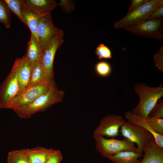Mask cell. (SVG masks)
<instances>
[{
  "label": "cell",
  "mask_w": 163,
  "mask_h": 163,
  "mask_svg": "<svg viewBox=\"0 0 163 163\" xmlns=\"http://www.w3.org/2000/svg\"><path fill=\"white\" fill-rule=\"evenodd\" d=\"M65 93L59 90L55 82L46 93L40 96L30 104L13 110L20 118L26 119L37 113L45 110L53 105L61 102Z\"/></svg>",
  "instance_id": "cell-1"
},
{
  "label": "cell",
  "mask_w": 163,
  "mask_h": 163,
  "mask_svg": "<svg viewBox=\"0 0 163 163\" xmlns=\"http://www.w3.org/2000/svg\"><path fill=\"white\" fill-rule=\"evenodd\" d=\"M134 90L139 97V102L132 111L136 115L147 119L158 100L163 96V86L151 87L143 83L135 84Z\"/></svg>",
  "instance_id": "cell-2"
},
{
  "label": "cell",
  "mask_w": 163,
  "mask_h": 163,
  "mask_svg": "<svg viewBox=\"0 0 163 163\" xmlns=\"http://www.w3.org/2000/svg\"><path fill=\"white\" fill-rule=\"evenodd\" d=\"M22 93L14 64L10 73L0 85V109H11L13 103Z\"/></svg>",
  "instance_id": "cell-3"
},
{
  "label": "cell",
  "mask_w": 163,
  "mask_h": 163,
  "mask_svg": "<svg viewBox=\"0 0 163 163\" xmlns=\"http://www.w3.org/2000/svg\"><path fill=\"white\" fill-rule=\"evenodd\" d=\"M93 137L97 151L104 158L124 151L141 153L134 143L126 138L123 140L114 138L107 139L102 136L95 135H93Z\"/></svg>",
  "instance_id": "cell-4"
},
{
  "label": "cell",
  "mask_w": 163,
  "mask_h": 163,
  "mask_svg": "<svg viewBox=\"0 0 163 163\" xmlns=\"http://www.w3.org/2000/svg\"><path fill=\"white\" fill-rule=\"evenodd\" d=\"M162 5L163 0H148L140 7L116 22L113 26L116 29H125L145 21L152 11Z\"/></svg>",
  "instance_id": "cell-5"
},
{
  "label": "cell",
  "mask_w": 163,
  "mask_h": 163,
  "mask_svg": "<svg viewBox=\"0 0 163 163\" xmlns=\"http://www.w3.org/2000/svg\"><path fill=\"white\" fill-rule=\"evenodd\" d=\"M125 29L138 36L159 40H163V18L145 20Z\"/></svg>",
  "instance_id": "cell-6"
},
{
  "label": "cell",
  "mask_w": 163,
  "mask_h": 163,
  "mask_svg": "<svg viewBox=\"0 0 163 163\" xmlns=\"http://www.w3.org/2000/svg\"><path fill=\"white\" fill-rule=\"evenodd\" d=\"M119 132L124 138L136 143L141 154L146 145L151 141L155 139L152 135L147 129L129 122H125Z\"/></svg>",
  "instance_id": "cell-7"
},
{
  "label": "cell",
  "mask_w": 163,
  "mask_h": 163,
  "mask_svg": "<svg viewBox=\"0 0 163 163\" xmlns=\"http://www.w3.org/2000/svg\"><path fill=\"white\" fill-rule=\"evenodd\" d=\"M64 33L62 32L55 36L47 48L43 51L41 59L44 71L45 81L52 84L54 82L53 63L56 52L63 42Z\"/></svg>",
  "instance_id": "cell-8"
},
{
  "label": "cell",
  "mask_w": 163,
  "mask_h": 163,
  "mask_svg": "<svg viewBox=\"0 0 163 163\" xmlns=\"http://www.w3.org/2000/svg\"><path fill=\"white\" fill-rule=\"evenodd\" d=\"M62 32V30L54 25L50 14L40 18L37 25V35L39 44L43 52L48 47L53 37Z\"/></svg>",
  "instance_id": "cell-9"
},
{
  "label": "cell",
  "mask_w": 163,
  "mask_h": 163,
  "mask_svg": "<svg viewBox=\"0 0 163 163\" xmlns=\"http://www.w3.org/2000/svg\"><path fill=\"white\" fill-rule=\"evenodd\" d=\"M124 119L120 116L108 115L102 118L93 135L113 138L120 135V129L124 123Z\"/></svg>",
  "instance_id": "cell-10"
},
{
  "label": "cell",
  "mask_w": 163,
  "mask_h": 163,
  "mask_svg": "<svg viewBox=\"0 0 163 163\" xmlns=\"http://www.w3.org/2000/svg\"><path fill=\"white\" fill-rule=\"evenodd\" d=\"M54 82L50 84L43 82L26 89L15 101L11 109L14 110L32 102L38 97L48 92Z\"/></svg>",
  "instance_id": "cell-11"
},
{
  "label": "cell",
  "mask_w": 163,
  "mask_h": 163,
  "mask_svg": "<svg viewBox=\"0 0 163 163\" xmlns=\"http://www.w3.org/2000/svg\"><path fill=\"white\" fill-rule=\"evenodd\" d=\"M21 1L30 11L41 17L50 14L58 5L54 0H21Z\"/></svg>",
  "instance_id": "cell-12"
},
{
  "label": "cell",
  "mask_w": 163,
  "mask_h": 163,
  "mask_svg": "<svg viewBox=\"0 0 163 163\" xmlns=\"http://www.w3.org/2000/svg\"><path fill=\"white\" fill-rule=\"evenodd\" d=\"M14 64L16 67L18 78L23 93L29 85L32 68L25 55L21 58H17Z\"/></svg>",
  "instance_id": "cell-13"
},
{
  "label": "cell",
  "mask_w": 163,
  "mask_h": 163,
  "mask_svg": "<svg viewBox=\"0 0 163 163\" xmlns=\"http://www.w3.org/2000/svg\"><path fill=\"white\" fill-rule=\"evenodd\" d=\"M144 155L140 163H163V149L155 139L151 141L145 147Z\"/></svg>",
  "instance_id": "cell-14"
},
{
  "label": "cell",
  "mask_w": 163,
  "mask_h": 163,
  "mask_svg": "<svg viewBox=\"0 0 163 163\" xmlns=\"http://www.w3.org/2000/svg\"><path fill=\"white\" fill-rule=\"evenodd\" d=\"M124 116L128 122L143 127L149 131L153 136L158 145L163 148V135L155 132L151 127L146 119L139 116L132 111H127L124 113Z\"/></svg>",
  "instance_id": "cell-15"
},
{
  "label": "cell",
  "mask_w": 163,
  "mask_h": 163,
  "mask_svg": "<svg viewBox=\"0 0 163 163\" xmlns=\"http://www.w3.org/2000/svg\"><path fill=\"white\" fill-rule=\"evenodd\" d=\"M55 150L40 146L23 149L30 163H45L49 155Z\"/></svg>",
  "instance_id": "cell-16"
},
{
  "label": "cell",
  "mask_w": 163,
  "mask_h": 163,
  "mask_svg": "<svg viewBox=\"0 0 163 163\" xmlns=\"http://www.w3.org/2000/svg\"><path fill=\"white\" fill-rule=\"evenodd\" d=\"M43 53L37 39L31 34L27 43V52L25 56L30 63L32 69L37 62L41 60Z\"/></svg>",
  "instance_id": "cell-17"
},
{
  "label": "cell",
  "mask_w": 163,
  "mask_h": 163,
  "mask_svg": "<svg viewBox=\"0 0 163 163\" xmlns=\"http://www.w3.org/2000/svg\"><path fill=\"white\" fill-rule=\"evenodd\" d=\"M21 14L24 23L28 27L31 31V34L37 39V25L41 17L33 13L25 7L22 2Z\"/></svg>",
  "instance_id": "cell-18"
},
{
  "label": "cell",
  "mask_w": 163,
  "mask_h": 163,
  "mask_svg": "<svg viewBox=\"0 0 163 163\" xmlns=\"http://www.w3.org/2000/svg\"><path fill=\"white\" fill-rule=\"evenodd\" d=\"M142 154L129 151L120 152L107 158L114 163H140Z\"/></svg>",
  "instance_id": "cell-19"
},
{
  "label": "cell",
  "mask_w": 163,
  "mask_h": 163,
  "mask_svg": "<svg viewBox=\"0 0 163 163\" xmlns=\"http://www.w3.org/2000/svg\"><path fill=\"white\" fill-rule=\"evenodd\" d=\"M45 82H46L41 60L37 62L32 68L29 83L25 90L30 87Z\"/></svg>",
  "instance_id": "cell-20"
},
{
  "label": "cell",
  "mask_w": 163,
  "mask_h": 163,
  "mask_svg": "<svg viewBox=\"0 0 163 163\" xmlns=\"http://www.w3.org/2000/svg\"><path fill=\"white\" fill-rule=\"evenodd\" d=\"M8 163H30L23 149L11 151L8 153Z\"/></svg>",
  "instance_id": "cell-21"
},
{
  "label": "cell",
  "mask_w": 163,
  "mask_h": 163,
  "mask_svg": "<svg viewBox=\"0 0 163 163\" xmlns=\"http://www.w3.org/2000/svg\"><path fill=\"white\" fill-rule=\"evenodd\" d=\"M11 12L4 0H0V22L7 28L11 26Z\"/></svg>",
  "instance_id": "cell-22"
},
{
  "label": "cell",
  "mask_w": 163,
  "mask_h": 163,
  "mask_svg": "<svg viewBox=\"0 0 163 163\" xmlns=\"http://www.w3.org/2000/svg\"><path fill=\"white\" fill-rule=\"evenodd\" d=\"M9 8L24 23L21 14V0H4Z\"/></svg>",
  "instance_id": "cell-23"
},
{
  "label": "cell",
  "mask_w": 163,
  "mask_h": 163,
  "mask_svg": "<svg viewBox=\"0 0 163 163\" xmlns=\"http://www.w3.org/2000/svg\"><path fill=\"white\" fill-rule=\"evenodd\" d=\"M95 69L97 73L101 77H107L111 73V67L110 65L105 61H101L95 65Z\"/></svg>",
  "instance_id": "cell-24"
},
{
  "label": "cell",
  "mask_w": 163,
  "mask_h": 163,
  "mask_svg": "<svg viewBox=\"0 0 163 163\" xmlns=\"http://www.w3.org/2000/svg\"><path fill=\"white\" fill-rule=\"evenodd\" d=\"M95 53L99 60L110 59L112 58L111 50L103 43L100 44L96 47Z\"/></svg>",
  "instance_id": "cell-25"
},
{
  "label": "cell",
  "mask_w": 163,
  "mask_h": 163,
  "mask_svg": "<svg viewBox=\"0 0 163 163\" xmlns=\"http://www.w3.org/2000/svg\"><path fill=\"white\" fill-rule=\"evenodd\" d=\"M153 129L157 133L163 135V119L153 117L146 119Z\"/></svg>",
  "instance_id": "cell-26"
},
{
  "label": "cell",
  "mask_w": 163,
  "mask_h": 163,
  "mask_svg": "<svg viewBox=\"0 0 163 163\" xmlns=\"http://www.w3.org/2000/svg\"><path fill=\"white\" fill-rule=\"evenodd\" d=\"M149 117L163 119V101L162 99H161L160 102L156 104L149 114Z\"/></svg>",
  "instance_id": "cell-27"
},
{
  "label": "cell",
  "mask_w": 163,
  "mask_h": 163,
  "mask_svg": "<svg viewBox=\"0 0 163 163\" xmlns=\"http://www.w3.org/2000/svg\"><path fill=\"white\" fill-rule=\"evenodd\" d=\"M155 66L158 70L163 72V46L153 56Z\"/></svg>",
  "instance_id": "cell-28"
},
{
  "label": "cell",
  "mask_w": 163,
  "mask_h": 163,
  "mask_svg": "<svg viewBox=\"0 0 163 163\" xmlns=\"http://www.w3.org/2000/svg\"><path fill=\"white\" fill-rule=\"evenodd\" d=\"M58 5L60 6L63 11L67 14L72 12L75 9L74 4L71 0H60Z\"/></svg>",
  "instance_id": "cell-29"
},
{
  "label": "cell",
  "mask_w": 163,
  "mask_h": 163,
  "mask_svg": "<svg viewBox=\"0 0 163 163\" xmlns=\"http://www.w3.org/2000/svg\"><path fill=\"white\" fill-rule=\"evenodd\" d=\"M62 158L60 151L56 150L49 156L45 163H60Z\"/></svg>",
  "instance_id": "cell-30"
},
{
  "label": "cell",
  "mask_w": 163,
  "mask_h": 163,
  "mask_svg": "<svg viewBox=\"0 0 163 163\" xmlns=\"http://www.w3.org/2000/svg\"><path fill=\"white\" fill-rule=\"evenodd\" d=\"M163 5H161L152 11L148 16L145 20L163 18Z\"/></svg>",
  "instance_id": "cell-31"
},
{
  "label": "cell",
  "mask_w": 163,
  "mask_h": 163,
  "mask_svg": "<svg viewBox=\"0 0 163 163\" xmlns=\"http://www.w3.org/2000/svg\"><path fill=\"white\" fill-rule=\"evenodd\" d=\"M148 0H132L131 5L129 8L128 14L136 9L147 1Z\"/></svg>",
  "instance_id": "cell-32"
}]
</instances>
